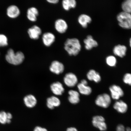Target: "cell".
<instances>
[{
	"label": "cell",
	"mask_w": 131,
	"mask_h": 131,
	"mask_svg": "<svg viewBox=\"0 0 131 131\" xmlns=\"http://www.w3.org/2000/svg\"><path fill=\"white\" fill-rule=\"evenodd\" d=\"M68 100L69 102L72 104H78L80 101V95L78 92L71 90L69 91Z\"/></svg>",
	"instance_id": "obj_18"
},
{
	"label": "cell",
	"mask_w": 131,
	"mask_h": 131,
	"mask_svg": "<svg viewBox=\"0 0 131 131\" xmlns=\"http://www.w3.org/2000/svg\"><path fill=\"white\" fill-rule=\"evenodd\" d=\"M127 50L125 46L118 45L115 47L113 50L114 54L120 57L125 56Z\"/></svg>",
	"instance_id": "obj_17"
},
{
	"label": "cell",
	"mask_w": 131,
	"mask_h": 131,
	"mask_svg": "<svg viewBox=\"0 0 131 131\" xmlns=\"http://www.w3.org/2000/svg\"><path fill=\"white\" fill-rule=\"evenodd\" d=\"M106 62L107 64L109 66H115L117 63V60L115 57L112 56L108 57L106 59Z\"/></svg>",
	"instance_id": "obj_27"
},
{
	"label": "cell",
	"mask_w": 131,
	"mask_h": 131,
	"mask_svg": "<svg viewBox=\"0 0 131 131\" xmlns=\"http://www.w3.org/2000/svg\"><path fill=\"white\" fill-rule=\"evenodd\" d=\"M122 8L123 12L131 14V0H126L122 3Z\"/></svg>",
	"instance_id": "obj_25"
},
{
	"label": "cell",
	"mask_w": 131,
	"mask_h": 131,
	"mask_svg": "<svg viewBox=\"0 0 131 131\" xmlns=\"http://www.w3.org/2000/svg\"><path fill=\"white\" fill-rule=\"evenodd\" d=\"M47 102V107L51 109H53L55 107L59 106L60 104V100L54 96H52L48 98Z\"/></svg>",
	"instance_id": "obj_20"
},
{
	"label": "cell",
	"mask_w": 131,
	"mask_h": 131,
	"mask_svg": "<svg viewBox=\"0 0 131 131\" xmlns=\"http://www.w3.org/2000/svg\"><path fill=\"white\" fill-rule=\"evenodd\" d=\"M20 10L16 6L12 5L9 6L7 9V14L9 17L15 18L18 17L20 14Z\"/></svg>",
	"instance_id": "obj_22"
},
{
	"label": "cell",
	"mask_w": 131,
	"mask_h": 131,
	"mask_svg": "<svg viewBox=\"0 0 131 131\" xmlns=\"http://www.w3.org/2000/svg\"><path fill=\"white\" fill-rule=\"evenodd\" d=\"M42 41L45 46H50L55 40V37L54 34L50 32H47L43 34L42 36Z\"/></svg>",
	"instance_id": "obj_11"
},
{
	"label": "cell",
	"mask_w": 131,
	"mask_h": 131,
	"mask_svg": "<svg viewBox=\"0 0 131 131\" xmlns=\"http://www.w3.org/2000/svg\"><path fill=\"white\" fill-rule=\"evenodd\" d=\"M84 42L85 45V48L87 50H91L93 47H97L98 44L97 42L93 39L91 35H88L86 38L84 39Z\"/></svg>",
	"instance_id": "obj_14"
},
{
	"label": "cell",
	"mask_w": 131,
	"mask_h": 131,
	"mask_svg": "<svg viewBox=\"0 0 131 131\" xmlns=\"http://www.w3.org/2000/svg\"><path fill=\"white\" fill-rule=\"evenodd\" d=\"M27 14V17L29 20L33 22H35L39 15V11L37 8L31 7L28 9Z\"/></svg>",
	"instance_id": "obj_15"
},
{
	"label": "cell",
	"mask_w": 131,
	"mask_h": 131,
	"mask_svg": "<svg viewBox=\"0 0 131 131\" xmlns=\"http://www.w3.org/2000/svg\"><path fill=\"white\" fill-rule=\"evenodd\" d=\"M78 88L79 91L81 94L85 95H90L92 92V89L91 87L82 84L81 83L78 84Z\"/></svg>",
	"instance_id": "obj_23"
},
{
	"label": "cell",
	"mask_w": 131,
	"mask_h": 131,
	"mask_svg": "<svg viewBox=\"0 0 131 131\" xmlns=\"http://www.w3.org/2000/svg\"><path fill=\"white\" fill-rule=\"evenodd\" d=\"M64 69V66L63 64L57 60H55L52 62L50 67V71L57 74H59L63 73Z\"/></svg>",
	"instance_id": "obj_8"
},
{
	"label": "cell",
	"mask_w": 131,
	"mask_h": 131,
	"mask_svg": "<svg viewBox=\"0 0 131 131\" xmlns=\"http://www.w3.org/2000/svg\"><path fill=\"white\" fill-rule=\"evenodd\" d=\"M92 124L95 127L101 131H105L107 129V126L104 117L102 116H96L93 118Z\"/></svg>",
	"instance_id": "obj_5"
},
{
	"label": "cell",
	"mask_w": 131,
	"mask_h": 131,
	"mask_svg": "<svg viewBox=\"0 0 131 131\" xmlns=\"http://www.w3.org/2000/svg\"><path fill=\"white\" fill-rule=\"evenodd\" d=\"M91 17L86 14H81L78 18L79 23L82 27L84 28L87 27L88 24L91 23Z\"/></svg>",
	"instance_id": "obj_19"
},
{
	"label": "cell",
	"mask_w": 131,
	"mask_h": 131,
	"mask_svg": "<svg viewBox=\"0 0 131 131\" xmlns=\"http://www.w3.org/2000/svg\"><path fill=\"white\" fill-rule=\"evenodd\" d=\"M68 26L66 21L62 19H58L55 21V28L57 32L60 34L64 33L68 29Z\"/></svg>",
	"instance_id": "obj_9"
},
{
	"label": "cell",
	"mask_w": 131,
	"mask_h": 131,
	"mask_svg": "<svg viewBox=\"0 0 131 131\" xmlns=\"http://www.w3.org/2000/svg\"><path fill=\"white\" fill-rule=\"evenodd\" d=\"M64 48L69 55L76 56L81 51V45L78 39H68L65 42Z\"/></svg>",
	"instance_id": "obj_1"
},
{
	"label": "cell",
	"mask_w": 131,
	"mask_h": 131,
	"mask_svg": "<svg viewBox=\"0 0 131 131\" xmlns=\"http://www.w3.org/2000/svg\"><path fill=\"white\" fill-rule=\"evenodd\" d=\"M34 131H47L46 129L40 127H37L34 129Z\"/></svg>",
	"instance_id": "obj_31"
},
{
	"label": "cell",
	"mask_w": 131,
	"mask_h": 131,
	"mask_svg": "<svg viewBox=\"0 0 131 131\" xmlns=\"http://www.w3.org/2000/svg\"><path fill=\"white\" fill-rule=\"evenodd\" d=\"M111 97L108 94L105 93L99 95L95 103L97 106L104 108L109 107L111 103Z\"/></svg>",
	"instance_id": "obj_4"
},
{
	"label": "cell",
	"mask_w": 131,
	"mask_h": 131,
	"mask_svg": "<svg viewBox=\"0 0 131 131\" xmlns=\"http://www.w3.org/2000/svg\"><path fill=\"white\" fill-rule=\"evenodd\" d=\"M86 76L89 81H94L96 83L99 82L101 80V77L100 74L94 70H90L87 73Z\"/></svg>",
	"instance_id": "obj_16"
},
{
	"label": "cell",
	"mask_w": 131,
	"mask_h": 131,
	"mask_svg": "<svg viewBox=\"0 0 131 131\" xmlns=\"http://www.w3.org/2000/svg\"><path fill=\"white\" fill-rule=\"evenodd\" d=\"M11 121L8 120L7 114L4 111L0 112V123L2 124H5L6 123H10Z\"/></svg>",
	"instance_id": "obj_26"
},
{
	"label": "cell",
	"mask_w": 131,
	"mask_h": 131,
	"mask_svg": "<svg viewBox=\"0 0 131 131\" xmlns=\"http://www.w3.org/2000/svg\"><path fill=\"white\" fill-rule=\"evenodd\" d=\"M111 97L113 99L118 100L124 95V92L120 86L116 85L111 86L109 88Z\"/></svg>",
	"instance_id": "obj_6"
},
{
	"label": "cell",
	"mask_w": 131,
	"mask_h": 131,
	"mask_svg": "<svg viewBox=\"0 0 131 131\" xmlns=\"http://www.w3.org/2000/svg\"><path fill=\"white\" fill-rule=\"evenodd\" d=\"M123 81L125 84L131 86V74L127 73L124 75Z\"/></svg>",
	"instance_id": "obj_29"
},
{
	"label": "cell",
	"mask_w": 131,
	"mask_h": 131,
	"mask_svg": "<svg viewBox=\"0 0 131 131\" xmlns=\"http://www.w3.org/2000/svg\"><path fill=\"white\" fill-rule=\"evenodd\" d=\"M67 131H78L74 127H70L67 129Z\"/></svg>",
	"instance_id": "obj_33"
},
{
	"label": "cell",
	"mask_w": 131,
	"mask_h": 131,
	"mask_svg": "<svg viewBox=\"0 0 131 131\" xmlns=\"http://www.w3.org/2000/svg\"><path fill=\"white\" fill-rule=\"evenodd\" d=\"M25 56L22 52L18 51L14 53V50L10 49L8 51L6 59L8 63L14 65H18L22 63Z\"/></svg>",
	"instance_id": "obj_2"
},
{
	"label": "cell",
	"mask_w": 131,
	"mask_h": 131,
	"mask_svg": "<svg viewBox=\"0 0 131 131\" xmlns=\"http://www.w3.org/2000/svg\"><path fill=\"white\" fill-rule=\"evenodd\" d=\"M64 81L67 86L69 87H73L77 83L78 79L74 74L70 73L65 75Z\"/></svg>",
	"instance_id": "obj_7"
},
{
	"label": "cell",
	"mask_w": 131,
	"mask_h": 131,
	"mask_svg": "<svg viewBox=\"0 0 131 131\" xmlns=\"http://www.w3.org/2000/svg\"><path fill=\"white\" fill-rule=\"evenodd\" d=\"M7 116L8 120L11 121V119L12 118V115L10 113H7Z\"/></svg>",
	"instance_id": "obj_35"
},
{
	"label": "cell",
	"mask_w": 131,
	"mask_h": 131,
	"mask_svg": "<svg viewBox=\"0 0 131 131\" xmlns=\"http://www.w3.org/2000/svg\"><path fill=\"white\" fill-rule=\"evenodd\" d=\"M62 5L64 9L68 11L76 7L77 2L75 0H63L62 1Z\"/></svg>",
	"instance_id": "obj_24"
},
{
	"label": "cell",
	"mask_w": 131,
	"mask_h": 131,
	"mask_svg": "<svg viewBox=\"0 0 131 131\" xmlns=\"http://www.w3.org/2000/svg\"><path fill=\"white\" fill-rule=\"evenodd\" d=\"M8 45L7 39L5 36L0 34V47Z\"/></svg>",
	"instance_id": "obj_28"
},
{
	"label": "cell",
	"mask_w": 131,
	"mask_h": 131,
	"mask_svg": "<svg viewBox=\"0 0 131 131\" xmlns=\"http://www.w3.org/2000/svg\"><path fill=\"white\" fill-rule=\"evenodd\" d=\"M117 19L121 27L125 29H131V14L123 11L118 15Z\"/></svg>",
	"instance_id": "obj_3"
},
{
	"label": "cell",
	"mask_w": 131,
	"mask_h": 131,
	"mask_svg": "<svg viewBox=\"0 0 131 131\" xmlns=\"http://www.w3.org/2000/svg\"><path fill=\"white\" fill-rule=\"evenodd\" d=\"M24 101L25 105L29 108L34 107L37 103L36 99L32 95H29L25 96L24 98Z\"/></svg>",
	"instance_id": "obj_21"
},
{
	"label": "cell",
	"mask_w": 131,
	"mask_h": 131,
	"mask_svg": "<svg viewBox=\"0 0 131 131\" xmlns=\"http://www.w3.org/2000/svg\"><path fill=\"white\" fill-rule=\"evenodd\" d=\"M113 107L118 112L122 114L126 112L128 109L126 103L121 100L116 101Z\"/></svg>",
	"instance_id": "obj_13"
},
{
	"label": "cell",
	"mask_w": 131,
	"mask_h": 131,
	"mask_svg": "<svg viewBox=\"0 0 131 131\" xmlns=\"http://www.w3.org/2000/svg\"><path fill=\"white\" fill-rule=\"evenodd\" d=\"M130 47H131V38L130 39Z\"/></svg>",
	"instance_id": "obj_36"
},
{
	"label": "cell",
	"mask_w": 131,
	"mask_h": 131,
	"mask_svg": "<svg viewBox=\"0 0 131 131\" xmlns=\"http://www.w3.org/2000/svg\"><path fill=\"white\" fill-rule=\"evenodd\" d=\"M81 83V84L85 85H88V81H87L85 80H82Z\"/></svg>",
	"instance_id": "obj_34"
},
{
	"label": "cell",
	"mask_w": 131,
	"mask_h": 131,
	"mask_svg": "<svg viewBox=\"0 0 131 131\" xmlns=\"http://www.w3.org/2000/svg\"><path fill=\"white\" fill-rule=\"evenodd\" d=\"M117 131H131V128L127 127L125 129V127L122 124H119L117 128Z\"/></svg>",
	"instance_id": "obj_30"
},
{
	"label": "cell",
	"mask_w": 131,
	"mask_h": 131,
	"mask_svg": "<svg viewBox=\"0 0 131 131\" xmlns=\"http://www.w3.org/2000/svg\"><path fill=\"white\" fill-rule=\"evenodd\" d=\"M50 88L52 92L57 95H61L64 91L63 85L58 82L52 83Z\"/></svg>",
	"instance_id": "obj_12"
},
{
	"label": "cell",
	"mask_w": 131,
	"mask_h": 131,
	"mask_svg": "<svg viewBox=\"0 0 131 131\" xmlns=\"http://www.w3.org/2000/svg\"><path fill=\"white\" fill-rule=\"evenodd\" d=\"M28 33L31 39L36 40L39 38L41 34L42 30L38 26L34 25L28 29Z\"/></svg>",
	"instance_id": "obj_10"
},
{
	"label": "cell",
	"mask_w": 131,
	"mask_h": 131,
	"mask_svg": "<svg viewBox=\"0 0 131 131\" xmlns=\"http://www.w3.org/2000/svg\"><path fill=\"white\" fill-rule=\"evenodd\" d=\"M47 1L50 4H57L59 1L58 0H47Z\"/></svg>",
	"instance_id": "obj_32"
}]
</instances>
